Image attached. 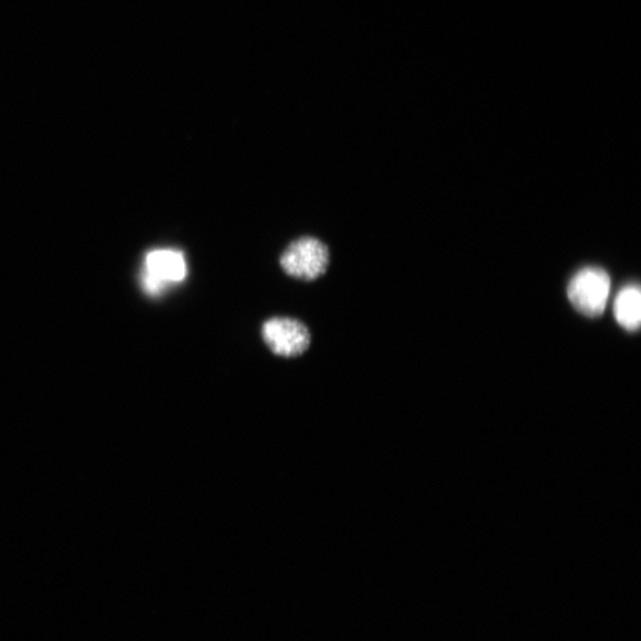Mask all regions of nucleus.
<instances>
[{
  "mask_svg": "<svg viewBox=\"0 0 641 641\" xmlns=\"http://www.w3.org/2000/svg\"><path fill=\"white\" fill-rule=\"evenodd\" d=\"M285 274L306 282L317 281L331 263L330 249L318 238L302 237L285 249L279 260Z\"/></svg>",
  "mask_w": 641,
  "mask_h": 641,
  "instance_id": "obj_1",
  "label": "nucleus"
},
{
  "mask_svg": "<svg viewBox=\"0 0 641 641\" xmlns=\"http://www.w3.org/2000/svg\"><path fill=\"white\" fill-rule=\"evenodd\" d=\"M616 318L627 331H637L641 322V294L638 287L622 289L615 304Z\"/></svg>",
  "mask_w": 641,
  "mask_h": 641,
  "instance_id": "obj_5",
  "label": "nucleus"
},
{
  "mask_svg": "<svg viewBox=\"0 0 641 641\" xmlns=\"http://www.w3.org/2000/svg\"><path fill=\"white\" fill-rule=\"evenodd\" d=\"M141 287L150 296L161 295L168 285L181 283L187 277V263L182 251L152 250L142 265Z\"/></svg>",
  "mask_w": 641,
  "mask_h": 641,
  "instance_id": "obj_3",
  "label": "nucleus"
},
{
  "mask_svg": "<svg viewBox=\"0 0 641 641\" xmlns=\"http://www.w3.org/2000/svg\"><path fill=\"white\" fill-rule=\"evenodd\" d=\"M610 291V278L606 271L588 267L580 271L569 283L568 297L574 308L587 317H598L605 311Z\"/></svg>",
  "mask_w": 641,
  "mask_h": 641,
  "instance_id": "obj_2",
  "label": "nucleus"
},
{
  "mask_svg": "<svg viewBox=\"0 0 641 641\" xmlns=\"http://www.w3.org/2000/svg\"><path fill=\"white\" fill-rule=\"evenodd\" d=\"M262 336L266 346L282 358H296L310 346L308 327L293 318H273L264 322Z\"/></svg>",
  "mask_w": 641,
  "mask_h": 641,
  "instance_id": "obj_4",
  "label": "nucleus"
}]
</instances>
